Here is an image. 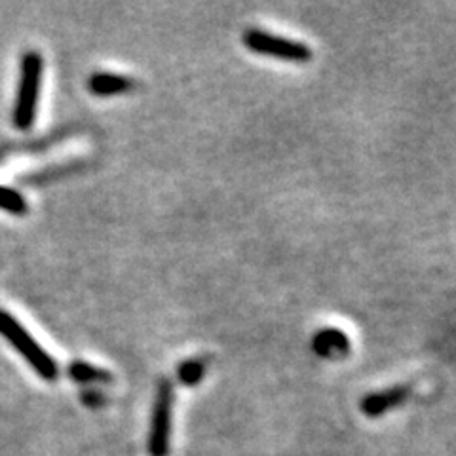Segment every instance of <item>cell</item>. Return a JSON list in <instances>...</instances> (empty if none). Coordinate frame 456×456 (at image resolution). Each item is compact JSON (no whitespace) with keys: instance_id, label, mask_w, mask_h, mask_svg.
I'll return each instance as SVG.
<instances>
[{"instance_id":"10","label":"cell","mask_w":456,"mask_h":456,"mask_svg":"<svg viewBox=\"0 0 456 456\" xmlns=\"http://www.w3.org/2000/svg\"><path fill=\"white\" fill-rule=\"evenodd\" d=\"M0 209L12 213V216H25L27 202L18 191L0 187Z\"/></svg>"},{"instance_id":"5","label":"cell","mask_w":456,"mask_h":456,"mask_svg":"<svg viewBox=\"0 0 456 456\" xmlns=\"http://www.w3.org/2000/svg\"><path fill=\"white\" fill-rule=\"evenodd\" d=\"M312 350L327 360L342 358V355L350 352V338L345 331L337 330V327H325V330H320L314 335Z\"/></svg>"},{"instance_id":"4","label":"cell","mask_w":456,"mask_h":456,"mask_svg":"<svg viewBox=\"0 0 456 456\" xmlns=\"http://www.w3.org/2000/svg\"><path fill=\"white\" fill-rule=\"evenodd\" d=\"M171 411H174V387L171 382L162 380L156 392V402L152 411V426L149 451L152 456H166L169 452L171 436Z\"/></svg>"},{"instance_id":"8","label":"cell","mask_w":456,"mask_h":456,"mask_svg":"<svg viewBox=\"0 0 456 456\" xmlns=\"http://www.w3.org/2000/svg\"><path fill=\"white\" fill-rule=\"evenodd\" d=\"M69 375L77 382H84V384H110L112 382V375L109 370L95 367L88 362H73L69 367Z\"/></svg>"},{"instance_id":"2","label":"cell","mask_w":456,"mask_h":456,"mask_svg":"<svg viewBox=\"0 0 456 456\" xmlns=\"http://www.w3.org/2000/svg\"><path fill=\"white\" fill-rule=\"evenodd\" d=\"M42 70H45V61L38 52H27L21 61V78L18 88L16 107H13V126L21 132L31 130L40 97L42 86Z\"/></svg>"},{"instance_id":"7","label":"cell","mask_w":456,"mask_h":456,"mask_svg":"<svg viewBox=\"0 0 456 456\" xmlns=\"http://www.w3.org/2000/svg\"><path fill=\"white\" fill-rule=\"evenodd\" d=\"M135 88V82L126 77V75H117V73H94L88 78V90L97 95V97H112V95H120L127 94Z\"/></svg>"},{"instance_id":"6","label":"cell","mask_w":456,"mask_h":456,"mask_svg":"<svg viewBox=\"0 0 456 456\" xmlns=\"http://www.w3.org/2000/svg\"><path fill=\"white\" fill-rule=\"evenodd\" d=\"M411 388L409 387H394L388 390H382V392H375L367 395L363 402H362V412L367 417H380L384 412L390 411L392 407L402 405L405 399L409 397Z\"/></svg>"},{"instance_id":"11","label":"cell","mask_w":456,"mask_h":456,"mask_svg":"<svg viewBox=\"0 0 456 456\" xmlns=\"http://www.w3.org/2000/svg\"><path fill=\"white\" fill-rule=\"evenodd\" d=\"M82 402L88 407H99L105 403V397L99 392H84L82 394Z\"/></svg>"},{"instance_id":"9","label":"cell","mask_w":456,"mask_h":456,"mask_svg":"<svg viewBox=\"0 0 456 456\" xmlns=\"http://www.w3.org/2000/svg\"><path fill=\"white\" fill-rule=\"evenodd\" d=\"M206 370H208V358L198 355V358H191L179 365L177 377L184 387H196V384L202 382Z\"/></svg>"},{"instance_id":"3","label":"cell","mask_w":456,"mask_h":456,"mask_svg":"<svg viewBox=\"0 0 456 456\" xmlns=\"http://www.w3.org/2000/svg\"><path fill=\"white\" fill-rule=\"evenodd\" d=\"M241 40H244L246 48L256 55L276 57V60L291 63H306L312 60V50L305 42L270 35L261 28H248Z\"/></svg>"},{"instance_id":"1","label":"cell","mask_w":456,"mask_h":456,"mask_svg":"<svg viewBox=\"0 0 456 456\" xmlns=\"http://www.w3.org/2000/svg\"><path fill=\"white\" fill-rule=\"evenodd\" d=\"M0 335L16 348V352H20L21 358L37 370V375H40L45 380L57 379L60 369H57L55 360L12 314L4 310H0Z\"/></svg>"}]
</instances>
